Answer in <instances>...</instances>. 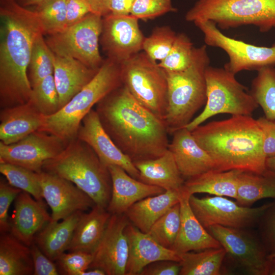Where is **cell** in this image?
Here are the masks:
<instances>
[{
    "mask_svg": "<svg viewBox=\"0 0 275 275\" xmlns=\"http://www.w3.org/2000/svg\"><path fill=\"white\" fill-rule=\"evenodd\" d=\"M37 173L43 198L51 210V221L64 219L95 205L89 195L71 181L43 171Z\"/></svg>",
    "mask_w": 275,
    "mask_h": 275,
    "instance_id": "obj_16",
    "label": "cell"
},
{
    "mask_svg": "<svg viewBox=\"0 0 275 275\" xmlns=\"http://www.w3.org/2000/svg\"><path fill=\"white\" fill-rule=\"evenodd\" d=\"M243 171L212 170L186 179L183 188L190 195L206 193L236 199L238 177Z\"/></svg>",
    "mask_w": 275,
    "mask_h": 275,
    "instance_id": "obj_30",
    "label": "cell"
},
{
    "mask_svg": "<svg viewBox=\"0 0 275 275\" xmlns=\"http://www.w3.org/2000/svg\"><path fill=\"white\" fill-rule=\"evenodd\" d=\"M83 211H77L61 222L50 221L36 235L34 242L52 261L68 250Z\"/></svg>",
    "mask_w": 275,
    "mask_h": 275,
    "instance_id": "obj_28",
    "label": "cell"
},
{
    "mask_svg": "<svg viewBox=\"0 0 275 275\" xmlns=\"http://www.w3.org/2000/svg\"><path fill=\"white\" fill-rule=\"evenodd\" d=\"M107 167L112 179V191L106 209L111 214H124L138 201L166 191L161 187L134 178L119 166Z\"/></svg>",
    "mask_w": 275,
    "mask_h": 275,
    "instance_id": "obj_22",
    "label": "cell"
},
{
    "mask_svg": "<svg viewBox=\"0 0 275 275\" xmlns=\"http://www.w3.org/2000/svg\"><path fill=\"white\" fill-rule=\"evenodd\" d=\"M120 65L123 85L139 103L164 121L168 97L164 70L143 51Z\"/></svg>",
    "mask_w": 275,
    "mask_h": 275,
    "instance_id": "obj_9",
    "label": "cell"
},
{
    "mask_svg": "<svg viewBox=\"0 0 275 275\" xmlns=\"http://www.w3.org/2000/svg\"><path fill=\"white\" fill-rule=\"evenodd\" d=\"M190 195L183 188L179 194L181 222L172 250L179 255L193 251L218 248L220 243L202 225L189 202Z\"/></svg>",
    "mask_w": 275,
    "mask_h": 275,
    "instance_id": "obj_23",
    "label": "cell"
},
{
    "mask_svg": "<svg viewBox=\"0 0 275 275\" xmlns=\"http://www.w3.org/2000/svg\"><path fill=\"white\" fill-rule=\"evenodd\" d=\"M92 13L87 0H68L66 10V28L73 25Z\"/></svg>",
    "mask_w": 275,
    "mask_h": 275,
    "instance_id": "obj_48",
    "label": "cell"
},
{
    "mask_svg": "<svg viewBox=\"0 0 275 275\" xmlns=\"http://www.w3.org/2000/svg\"><path fill=\"white\" fill-rule=\"evenodd\" d=\"M102 25V17L90 13L62 31L46 35L45 41L54 54L72 57L99 70L104 60L99 48Z\"/></svg>",
    "mask_w": 275,
    "mask_h": 275,
    "instance_id": "obj_10",
    "label": "cell"
},
{
    "mask_svg": "<svg viewBox=\"0 0 275 275\" xmlns=\"http://www.w3.org/2000/svg\"><path fill=\"white\" fill-rule=\"evenodd\" d=\"M225 249H207L194 253L192 251L180 254V275H218L226 255Z\"/></svg>",
    "mask_w": 275,
    "mask_h": 275,
    "instance_id": "obj_33",
    "label": "cell"
},
{
    "mask_svg": "<svg viewBox=\"0 0 275 275\" xmlns=\"http://www.w3.org/2000/svg\"><path fill=\"white\" fill-rule=\"evenodd\" d=\"M43 201L21 191L14 200V210L10 221L9 232L28 246L34 242L37 233L50 221Z\"/></svg>",
    "mask_w": 275,
    "mask_h": 275,
    "instance_id": "obj_20",
    "label": "cell"
},
{
    "mask_svg": "<svg viewBox=\"0 0 275 275\" xmlns=\"http://www.w3.org/2000/svg\"><path fill=\"white\" fill-rule=\"evenodd\" d=\"M269 274L275 275V267L274 268L272 267L270 269Z\"/></svg>",
    "mask_w": 275,
    "mask_h": 275,
    "instance_id": "obj_55",
    "label": "cell"
},
{
    "mask_svg": "<svg viewBox=\"0 0 275 275\" xmlns=\"http://www.w3.org/2000/svg\"><path fill=\"white\" fill-rule=\"evenodd\" d=\"M180 222L179 202L161 216L147 233L161 246L172 249L179 230Z\"/></svg>",
    "mask_w": 275,
    "mask_h": 275,
    "instance_id": "obj_36",
    "label": "cell"
},
{
    "mask_svg": "<svg viewBox=\"0 0 275 275\" xmlns=\"http://www.w3.org/2000/svg\"><path fill=\"white\" fill-rule=\"evenodd\" d=\"M257 71L250 93L261 107L265 117L275 121V67H265Z\"/></svg>",
    "mask_w": 275,
    "mask_h": 275,
    "instance_id": "obj_34",
    "label": "cell"
},
{
    "mask_svg": "<svg viewBox=\"0 0 275 275\" xmlns=\"http://www.w3.org/2000/svg\"><path fill=\"white\" fill-rule=\"evenodd\" d=\"M41 34L36 39L28 68V76L32 87L46 77L53 74L54 54Z\"/></svg>",
    "mask_w": 275,
    "mask_h": 275,
    "instance_id": "obj_35",
    "label": "cell"
},
{
    "mask_svg": "<svg viewBox=\"0 0 275 275\" xmlns=\"http://www.w3.org/2000/svg\"><path fill=\"white\" fill-rule=\"evenodd\" d=\"M268 198L275 199V173L266 170L262 174L249 171L239 174L235 199L238 204L249 207Z\"/></svg>",
    "mask_w": 275,
    "mask_h": 275,
    "instance_id": "obj_32",
    "label": "cell"
},
{
    "mask_svg": "<svg viewBox=\"0 0 275 275\" xmlns=\"http://www.w3.org/2000/svg\"><path fill=\"white\" fill-rule=\"evenodd\" d=\"M189 202L195 215L207 230L214 225L243 229L260 221L272 203L251 208L241 206L223 196L198 198L190 196Z\"/></svg>",
    "mask_w": 275,
    "mask_h": 275,
    "instance_id": "obj_12",
    "label": "cell"
},
{
    "mask_svg": "<svg viewBox=\"0 0 275 275\" xmlns=\"http://www.w3.org/2000/svg\"><path fill=\"white\" fill-rule=\"evenodd\" d=\"M176 36L169 26H157L148 37H145L142 51L152 60L160 62L169 53Z\"/></svg>",
    "mask_w": 275,
    "mask_h": 275,
    "instance_id": "obj_40",
    "label": "cell"
},
{
    "mask_svg": "<svg viewBox=\"0 0 275 275\" xmlns=\"http://www.w3.org/2000/svg\"><path fill=\"white\" fill-rule=\"evenodd\" d=\"M135 1V0H110L107 7L105 16L130 15Z\"/></svg>",
    "mask_w": 275,
    "mask_h": 275,
    "instance_id": "obj_50",
    "label": "cell"
},
{
    "mask_svg": "<svg viewBox=\"0 0 275 275\" xmlns=\"http://www.w3.org/2000/svg\"><path fill=\"white\" fill-rule=\"evenodd\" d=\"M194 48L190 39L186 34H178L169 53L158 64L166 71L183 70L190 65Z\"/></svg>",
    "mask_w": 275,
    "mask_h": 275,
    "instance_id": "obj_39",
    "label": "cell"
},
{
    "mask_svg": "<svg viewBox=\"0 0 275 275\" xmlns=\"http://www.w3.org/2000/svg\"><path fill=\"white\" fill-rule=\"evenodd\" d=\"M29 102L42 115L48 116L60 109L59 97L53 75L33 86Z\"/></svg>",
    "mask_w": 275,
    "mask_h": 275,
    "instance_id": "obj_38",
    "label": "cell"
},
{
    "mask_svg": "<svg viewBox=\"0 0 275 275\" xmlns=\"http://www.w3.org/2000/svg\"><path fill=\"white\" fill-rule=\"evenodd\" d=\"M263 134V151L266 158L275 156V121L265 117L256 120Z\"/></svg>",
    "mask_w": 275,
    "mask_h": 275,
    "instance_id": "obj_47",
    "label": "cell"
},
{
    "mask_svg": "<svg viewBox=\"0 0 275 275\" xmlns=\"http://www.w3.org/2000/svg\"><path fill=\"white\" fill-rule=\"evenodd\" d=\"M181 270L180 262L172 260H159L145 266L140 275H177Z\"/></svg>",
    "mask_w": 275,
    "mask_h": 275,
    "instance_id": "obj_49",
    "label": "cell"
},
{
    "mask_svg": "<svg viewBox=\"0 0 275 275\" xmlns=\"http://www.w3.org/2000/svg\"><path fill=\"white\" fill-rule=\"evenodd\" d=\"M104 130L133 162L158 157L170 142L164 121L139 103L123 86L97 103Z\"/></svg>",
    "mask_w": 275,
    "mask_h": 275,
    "instance_id": "obj_2",
    "label": "cell"
},
{
    "mask_svg": "<svg viewBox=\"0 0 275 275\" xmlns=\"http://www.w3.org/2000/svg\"><path fill=\"white\" fill-rule=\"evenodd\" d=\"M204 35L207 45L220 48L229 57L224 68L236 74L242 70H257L275 66V43L270 47L256 46L224 34L213 22L199 20L194 22Z\"/></svg>",
    "mask_w": 275,
    "mask_h": 275,
    "instance_id": "obj_11",
    "label": "cell"
},
{
    "mask_svg": "<svg viewBox=\"0 0 275 275\" xmlns=\"http://www.w3.org/2000/svg\"><path fill=\"white\" fill-rule=\"evenodd\" d=\"M172 135L168 149L173 154L184 179L215 170L212 159L197 143L190 130L184 127L177 130Z\"/></svg>",
    "mask_w": 275,
    "mask_h": 275,
    "instance_id": "obj_21",
    "label": "cell"
},
{
    "mask_svg": "<svg viewBox=\"0 0 275 275\" xmlns=\"http://www.w3.org/2000/svg\"><path fill=\"white\" fill-rule=\"evenodd\" d=\"M44 35L38 15L14 0H1L0 106L28 103L32 93L28 76L33 45Z\"/></svg>",
    "mask_w": 275,
    "mask_h": 275,
    "instance_id": "obj_1",
    "label": "cell"
},
{
    "mask_svg": "<svg viewBox=\"0 0 275 275\" xmlns=\"http://www.w3.org/2000/svg\"><path fill=\"white\" fill-rule=\"evenodd\" d=\"M176 11L172 0H135L130 14L139 20H147Z\"/></svg>",
    "mask_w": 275,
    "mask_h": 275,
    "instance_id": "obj_42",
    "label": "cell"
},
{
    "mask_svg": "<svg viewBox=\"0 0 275 275\" xmlns=\"http://www.w3.org/2000/svg\"><path fill=\"white\" fill-rule=\"evenodd\" d=\"M124 232L129 245L125 275H140L145 266L155 261H180L179 254L161 246L147 233L142 232L130 223Z\"/></svg>",
    "mask_w": 275,
    "mask_h": 275,
    "instance_id": "obj_19",
    "label": "cell"
},
{
    "mask_svg": "<svg viewBox=\"0 0 275 275\" xmlns=\"http://www.w3.org/2000/svg\"><path fill=\"white\" fill-rule=\"evenodd\" d=\"M235 75L224 67H208L205 73L207 100L204 108L185 128L191 131L218 114L252 115L259 105Z\"/></svg>",
    "mask_w": 275,
    "mask_h": 275,
    "instance_id": "obj_8",
    "label": "cell"
},
{
    "mask_svg": "<svg viewBox=\"0 0 275 275\" xmlns=\"http://www.w3.org/2000/svg\"><path fill=\"white\" fill-rule=\"evenodd\" d=\"M185 18L210 21L223 29L254 25L266 32L275 28V0H198Z\"/></svg>",
    "mask_w": 275,
    "mask_h": 275,
    "instance_id": "obj_7",
    "label": "cell"
},
{
    "mask_svg": "<svg viewBox=\"0 0 275 275\" xmlns=\"http://www.w3.org/2000/svg\"><path fill=\"white\" fill-rule=\"evenodd\" d=\"M42 171L71 181L89 195L95 205L107 208L112 191L108 167L90 146L77 138L56 157L46 161Z\"/></svg>",
    "mask_w": 275,
    "mask_h": 275,
    "instance_id": "obj_4",
    "label": "cell"
},
{
    "mask_svg": "<svg viewBox=\"0 0 275 275\" xmlns=\"http://www.w3.org/2000/svg\"><path fill=\"white\" fill-rule=\"evenodd\" d=\"M93 259L92 254L73 251L64 253L56 261L60 273L67 275H81L88 269Z\"/></svg>",
    "mask_w": 275,
    "mask_h": 275,
    "instance_id": "obj_43",
    "label": "cell"
},
{
    "mask_svg": "<svg viewBox=\"0 0 275 275\" xmlns=\"http://www.w3.org/2000/svg\"><path fill=\"white\" fill-rule=\"evenodd\" d=\"M265 166L266 170L275 173V156L266 158Z\"/></svg>",
    "mask_w": 275,
    "mask_h": 275,
    "instance_id": "obj_54",
    "label": "cell"
},
{
    "mask_svg": "<svg viewBox=\"0 0 275 275\" xmlns=\"http://www.w3.org/2000/svg\"><path fill=\"white\" fill-rule=\"evenodd\" d=\"M180 189L166 190L144 198L133 204L124 214L131 224L142 232L148 233L161 216L179 202Z\"/></svg>",
    "mask_w": 275,
    "mask_h": 275,
    "instance_id": "obj_29",
    "label": "cell"
},
{
    "mask_svg": "<svg viewBox=\"0 0 275 275\" xmlns=\"http://www.w3.org/2000/svg\"><path fill=\"white\" fill-rule=\"evenodd\" d=\"M145 37L139 19L131 14L102 17L100 43L107 58L118 63L142 51Z\"/></svg>",
    "mask_w": 275,
    "mask_h": 275,
    "instance_id": "obj_15",
    "label": "cell"
},
{
    "mask_svg": "<svg viewBox=\"0 0 275 275\" xmlns=\"http://www.w3.org/2000/svg\"><path fill=\"white\" fill-rule=\"evenodd\" d=\"M210 64L206 46L194 48L188 67L166 71L167 107L164 122L169 134L185 127L207 100L205 73Z\"/></svg>",
    "mask_w": 275,
    "mask_h": 275,
    "instance_id": "obj_5",
    "label": "cell"
},
{
    "mask_svg": "<svg viewBox=\"0 0 275 275\" xmlns=\"http://www.w3.org/2000/svg\"><path fill=\"white\" fill-rule=\"evenodd\" d=\"M262 234L264 246L270 253L268 257L275 255V202L262 215Z\"/></svg>",
    "mask_w": 275,
    "mask_h": 275,
    "instance_id": "obj_46",
    "label": "cell"
},
{
    "mask_svg": "<svg viewBox=\"0 0 275 275\" xmlns=\"http://www.w3.org/2000/svg\"><path fill=\"white\" fill-rule=\"evenodd\" d=\"M30 247L10 232L1 233L0 275L33 274Z\"/></svg>",
    "mask_w": 275,
    "mask_h": 275,
    "instance_id": "obj_31",
    "label": "cell"
},
{
    "mask_svg": "<svg viewBox=\"0 0 275 275\" xmlns=\"http://www.w3.org/2000/svg\"><path fill=\"white\" fill-rule=\"evenodd\" d=\"M68 144L53 134L37 130L11 144L0 142V162L18 165L39 173L45 162L59 155Z\"/></svg>",
    "mask_w": 275,
    "mask_h": 275,
    "instance_id": "obj_14",
    "label": "cell"
},
{
    "mask_svg": "<svg viewBox=\"0 0 275 275\" xmlns=\"http://www.w3.org/2000/svg\"><path fill=\"white\" fill-rule=\"evenodd\" d=\"M111 215L106 208L97 205L89 212H83L67 251L93 254L104 235Z\"/></svg>",
    "mask_w": 275,
    "mask_h": 275,
    "instance_id": "obj_27",
    "label": "cell"
},
{
    "mask_svg": "<svg viewBox=\"0 0 275 275\" xmlns=\"http://www.w3.org/2000/svg\"><path fill=\"white\" fill-rule=\"evenodd\" d=\"M274 257H275V255H272V256L269 257V258L270 259H271V258H274Z\"/></svg>",
    "mask_w": 275,
    "mask_h": 275,
    "instance_id": "obj_56",
    "label": "cell"
},
{
    "mask_svg": "<svg viewBox=\"0 0 275 275\" xmlns=\"http://www.w3.org/2000/svg\"><path fill=\"white\" fill-rule=\"evenodd\" d=\"M0 172L10 185L29 193L36 200L42 201L43 198L37 173L5 162H0Z\"/></svg>",
    "mask_w": 275,
    "mask_h": 275,
    "instance_id": "obj_37",
    "label": "cell"
},
{
    "mask_svg": "<svg viewBox=\"0 0 275 275\" xmlns=\"http://www.w3.org/2000/svg\"><path fill=\"white\" fill-rule=\"evenodd\" d=\"M129 223L124 213L111 215L89 268H99L106 275H125L129 245L124 231Z\"/></svg>",
    "mask_w": 275,
    "mask_h": 275,
    "instance_id": "obj_17",
    "label": "cell"
},
{
    "mask_svg": "<svg viewBox=\"0 0 275 275\" xmlns=\"http://www.w3.org/2000/svg\"><path fill=\"white\" fill-rule=\"evenodd\" d=\"M92 12L103 17L106 14L107 7L110 0H87Z\"/></svg>",
    "mask_w": 275,
    "mask_h": 275,
    "instance_id": "obj_51",
    "label": "cell"
},
{
    "mask_svg": "<svg viewBox=\"0 0 275 275\" xmlns=\"http://www.w3.org/2000/svg\"><path fill=\"white\" fill-rule=\"evenodd\" d=\"M77 138L90 146L106 166H119L131 176L139 179V171L104 130L96 110L92 109L84 118Z\"/></svg>",
    "mask_w": 275,
    "mask_h": 275,
    "instance_id": "obj_18",
    "label": "cell"
},
{
    "mask_svg": "<svg viewBox=\"0 0 275 275\" xmlns=\"http://www.w3.org/2000/svg\"><path fill=\"white\" fill-rule=\"evenodd\" d=\"M207 230L244 270L254 275L269 273L271 259L267 250L255 237L242 229L214 225Z\"/></svg>",
    "mask_w": 275,
    "mask_h": 275,
    "instance_id": "obj_13",
    "label": "cell"
},
{
    "mask_svg": "<svg viewBox=\"0 0 275 275\" xmlns=\"http://www.w3.org/2000/svg\"><path fill=\"white\" fill-rule=\"evenodd\" d=\"M67 1L51 0L36 7L44 35L56 34L66 28Z\"/></svg>",
    "mask_w": 275,
    "mask_h": 275,
    "instance_id": "obj_41",
    "label": "cell"
},
{
    "mask_svg": "<svg viewBox=\"0 0 275 275\" xmlns=\"http://www.w3.org/2000/svg\"><path fill=\"white\" fill-rule=\"evenodd\" d=\"M81 275H106L102 270L99 268H89L83 271Z\"/></svg>",
    "mask_w": 275,
    "mask_h": 275,
    "instance_id": "obj_53",
    "label": "cell"
},
{
    "mask_svg": "<svg viewBox=\"0 0 275 275\" xmlns=\"http://www.w3.org/2000/svg\"><path fill=\"white\" fill-rule=\"evenodd\" d=\"M191 132L212 159L216 170L258 174L266 171L262 132L251 116H232L200 125Z\"/></svg>",
    "mask_w": 275,
    "mask_h": 275,
    "instance_id": "obj_3",
    "label": "cell"
},
{
    "mask_svg": "<svg viewBox=\"0 0 275 275\" xmlns=\"http://www.w3.org/2000/svg\"><path fill=\"white\" fill-rule=\"evenodd\" d=\"M133 163L139 171L138 180L145 183L165 190H179L184 185L185 180L169 149L158 157Z\"/></svg>",
    "mask_w": 275,
    "mask_h": 275,
    "instance_id": "obj_26",
    "label": "cell"
},
{
    "mask_svg": "<svg viewBox=\"0 0 275 275\" xmlns=\"http://www.w3.org/2000/svg\"><path fill=\"white\" fill-rule=\"evenodd\" d=\"M54 55L53 75L60 109L93 78L99 70L90 68L72 57Z\"/></svg>",
    "mask_w": 275,
    "mask_h": 275,
    "instance_id": "obj_24",
    "label": "cell"
},
{
    "mask_svg": "<svg viewBox=\"0 0 275 275\" xmlns=\"http://www.w3.org/2000/svg\"><path fill=\"white\" fill-rule=\"evenodd\" d=\"M44 117L29 101L1 109L0 140L6 145L16 143L42 127Z\"/></svg>",
    "mask_w": 275,
    "mask_h": 275,
    "instance_id": "obj_25",
    "label": "cell"
},
{
    "mask_svg": "<svg viewBox=\"0 0 275 275\" xmlns=\"http://www.w3.org/2000/svg\"><path fill=\"white\" fill-rule=\"evenodd\" d=\"M22 190L9 183L1 180L0 183V231L9 232L10 221L8 210L12 202Z\"/></svg>",
    "mask_w": 275,
    "mask_h": 275,
    "instance_id": "obj_44",
    "label": "cell"
},
{
    "mask_svg": "<svg viewBox=\"0 0 275 275\" xmlns=\"http://www.w3.org/2000/svg\"><path fill=\"white\" fill-rule=\"evenodd\" d=\"M34 275H58L60 272L58 266L34 242L30 246Z\"/></svg>",
    "mask_w": 275,
    "mask_h": 275,
    "instance_id": "obj_45",
    "label": "cell"
},
{
    "mask_svg": "<svg viewBox=\"0 0 275 275\" xmlns=\"http://www.w3.org/2000/svg\"><path fill=\"white\" fill-rule=\"evenodd\" d=\"M51 0H18V4L23 7L35 6L40 7Z\"/></svg>",
    "mask_w": 275,
    "mask_h": 275,
    "instance_id": "obj_52",
    "label": "cell"
},
{
    "mask_svg": "<svg viewBox=\"0 0 275 275\" xmlns=\"http://www.w3.org/2000/svg\"><path fill=\"white\" fill-rule=\"evenodd\" d=\"M122 85L120 64L107 58L86 86L55 114L44 117L39 131L69 143L77 138L82 121L92 107Z\"/></svg>",
    "mask_w": 275,
    "mask_h": 275,
    "instance_id": "obj_6",
    "label": "cell"
}]
</instances>
